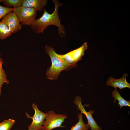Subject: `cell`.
Wrapping results in <instances>:
<instances>
[{"label": "cell", "mask_w": 130, "mask_h": 130, "mask_svg": "<svg viewBox=\"0 0 130 130\" xmlns=\"http://www.w3.org/2000/svg\"><path fill=\"white\" fill-rule=\"evenodd\" d=\"M112 95L115 99L113 103H115L117 100L118 102V105L120 107V109L124 106L130 107V100L127 101L124 99L116 89H115L112 91Z\"/></svg>", "instance_id": "8fae6325"}, {"label": "cell", "mask_w": 130, "mask_h": 130, "mask_svg": "<svg viewBox=\"0 0 130 130\" xmlns=\"http://www.w3.org/2000/svg\"></svg>", "instance_id": "d6986e66"}, {"label": "cell", "mask_w": 130, "mask_h": 130, "mask_svg": "<svg viewBox=\"0 0 130 130\" xmlns=\"http://www.w3.org/2000/svg\"><path fill=\"white\" fill-rule=\"evenodd\" d=\"M42 130H52L58 127L64 128L62 125L64 120L68 117L65 115L57 114L53 111H49L46 113Z\"/></svg>", "instance_id": "3957f363"}, {"label": "cell", "mask_w": 130, "mask_h": 130, "mask_svg": "<svg viewBox=\"0 0 130 130\" xmlns=\"http://www.w3.org/2000/svg\"><path fill=\"white\" fill-rule=\"evenodd\" d=\"M45 48V51L50 57L52 63L51 66L46 70V75L47 78L51 80L57 79L62 71H68L77 67L68 64L62 54L57 53L51 46L46 45Z\"/></svg>", "instance_id": "7a4b0ae2"}, {"label": "cell", "mask_w": 130, "mask_h": 130, "mask_svg": "<svg viewBox=\"0 0 130 130\" xmlns=\"http://www.w3.org/2000/svg\"><path fill=\"white\" fill-rule=\"evenodd\" d=\"M87 48V43L85 42L79 47L65 54H62V56L68 64L77 66L78 62L81 60Z\"/></svg>", "instance_id": "8992f818"}, {"label": "cell", "mask_w": 130, "mask_h": 130, "mask_svg": "<svg viewBox=\"0 0 130 130\" xmlns=\"http://www.w3.org/2000/svg\"><path fill=\"white\" fill-rule=\"evenodd\" d=\"M129 75L126 73L123 75L122 77L118 79H116L112 77L109 78L106 81V85L114 87L115 89L118 88L120 89L126 88H130V84L126 80V77Z\"/></svg>", "instance_id": "9c48e42d"}, {"label": "cell", "mask_w": 130, "mask_h": 130, "mask_svg": "<svg viewBox=\"0 0 130 130\" xmlns=\"http://www.w3.org/2000/svg\"><path fill=\"white\" fill-rule=\"evenodd\" d=\"M83 114L81 112L78 114V122L72 126L70 130H88L90 127L88 124H85L83 119Z\"/></svg>", "instance_id": "7c38bea8"}, {"label": "cell", "mask_w": 130, "mask_h": 130, "mask_svg": "<svg viewBox=\"0 0 130 130\" xmlns=\"http://www.w3.org/2000/svg\"><path fill=\"white\" fill-rule=\"evenodd\" d=\"M3 0H0V3L3 2Z\"/></svg>", "instance_id": "ac0fdd59"}, {"label": "cell", "mask_w": 130, "mask_h": 130, "mask_svg": "<svg viewBox=\"0 0 130 130\" xmlns=\"http://www.w3.org/2000/svg\"><path fill=\"white\" fill-rule=\"evenodd\" d=\"M74 102L77 109L85 115L88 121L87 124L91 130H102V128L97 124L92 117V115L94 113V111L90 110L88 112L85 110L84 106L82 104V99L80 96H77L75 97Z\"/></svg>", "instance_id": "52a82bcc"}, {"label": "cell", "mask_w": 130, "mask_h": 130, "mask_svg": "<svg viewBox=\"0 0 130 130\" xmlns=\"http://www.w3.org/2000/svg\"><path fill=\"white\" fill-rule=\"evenodd\" d=\"M32 107L34 110V115L31 117L26 113L28 118H32V120L31 124L28 125L27 130H42L46 113L39 110L37 105L34 103L32 104Z\"/></svg>", "instance_id": "5b68a950"}, {"label": "cell", "mask_w": 130, "mask_h": 130, "mask_svg": "<svg viewBox=\"0 0 130 130\" xmlns=\"http://www.w3.org/2000/svg\"><path fill=\"white\" fill-rule=\"evenodd\" d=\"M13 11L23 25L31 26L37 16V11L35 9L21 6L15 8Z\"/></svg>", "instance_id": "277c9868"}, {"label": "cell", "mask_w": 130, "mask_h": 130, "mask_svg": "<svg viewBox=\"0 0 130 130\" xmlns=\"http://www.w3.org/2000/svg\"><path fill=\"white\" fill-rule=\"evenodd\" d=\"M55 5V9L52 14L49 13L45 9L42 15L38 19H35L31 25L32 30L35 33L38 34H43L44 30L50 25H54L58 27V32L61 38L65 37L66 32L64 26L60 23L61 20L59 19L58 8L62 5V3H60L58 0H53Z\"/></svg>", "instance_id": "6da1fadb"}, {"label": "cell", "mask_w": 130, "mask_h": 130, "mask_svg": "<svg viewBox=\"0 0 130 130\" xmlns=\"http://www.w3.org/2000/svg\"><path fill=\"white\" fill-rule=\"evenodd\" d=\"M1 21L6 24L13 33L17 32L22 26L17 15L13 11L6 14L2 18Z\"/></svg>", "instance_id": "ba28073f"}, {"label": "cell", "mask_w": 130, "mask_h": 130, "mask_svg": "<svg viewBox=\"0 0 130 130\" xmlns=\"http://www.w3.org/2000/svg\"><path fill=\"white\" fill-rule=\"evenodd\" d=\"M14 7H5L0 5V20L9 12L13 11Z\"/></svg>", "instance_id": "e0dca14e"}, {"label": "cell", "mask_w": 130, "mask_h": 130, "mask_svg": "<svg viewBox=\"0 0 130 130\" xmlns=\"http://www.w3.org/2000/svg\"><path fill=\"white\" fill-rule=\"evenodd\" d=\"M47 0H22L21 6L33 8L37 11L44 10L47 4Z\"/></svg>", "instance_id": "30bf717a"}, {"label": "cell", "mask_w": 130, "mask_h": 130, "mask_svg": "<svg viewBox=\"0 0 130 130\" xmlns=\"http://www.w3.org/2000/svg\"><path fill=\"white\" fill-rule=\"evenodd\" d=\"M22 0H3V2L6 7L16 8L21 6Z\"/></svg>", "instance_id": "2e32d148"}, {"label": "cell", "mask_w": 130, "mask_h": 130, "mask_svg": "<svg viewBox=\"0 0 130 130\" xmlns=\"http://www.w3.org/2000/svg\"><path fill=\"white\" fill-rule=\"evenodd\" d=\"M1 54L0 53V97L1 96V88L4 83L7 84L9 83V81L7 78V75L5 71L2 67V64L4 62L1 58Z\"/></svg>", "instance_id": "5bb4252c"}, {"label": "cell", "mask_w": 130, "mask_h": 130, "mask_svg": "<svg viewBox=\"0 0 130 130\" xmlns=\"http://www.w3.org/2000/svg\"><path fill=\"white\" fill-rule=\"evenodd\" d=\"M13 33L5 23L2 21H0V39H5L10 36Z\"/></svg>", "instance_id": "4fadbf2b"}, {"label": "cell", "mask_w": 130, "mask_h": 130, "mask_svg": "<svg viewBox=\"0 0 130 130\" xmlns=\"http://www.w3.org/2000/svg\"><path fill=\"white\" fill-rule=\"evenodd\" d=\"M15 122L13 119L4 120L0 123V130H10Z\"/></svg>", "instance_id": "9a60e30c"}]
</instances>
